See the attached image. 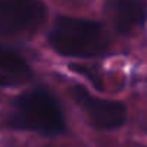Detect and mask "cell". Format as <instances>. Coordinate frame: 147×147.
<instances>
[{
  "label": "cell",
  "mask_w": 147,
  "mask_h": 147,
  "mask_svg": "<svg viewBox=\"0 0 147 147\" xmlns=\"http://www.w3.org/2000/svg\"><path fill=\"white\" fill-rule=\"evenodd\" d=\"M40 0H0V36L36 30L46 19Z\"/></svg>",
  "instance_id": "3"
},
{
  "label": "cell",
  "mask_w": 147,
  "mask_h": 147,
  "mask_svg": "<svg viewBox=\"0 0 147 147\" xmlns=\"http://www.w3.org/2000/svg\"><path fill=\"white\" fill-rule=\"evenodd\" d=\"M51 46L61 55L95 58L107 51V35L101 25L75 18H59L49 33Z\"/></svg>",
  "instance_id": "1"
},
{
  "label": "cell",
  "mask_w": 147,
  "mask_h": 147,
  "mask_svg": "<svg viewBox=\"0 0 147 147\" xmlns=\"http://www.w3.org/2000/svg\"><path fill=\"white\" fill-rule=\"evenodd\" d=\"M30 77L32 71L20 55L15 51L0 46V85H20Z\"/></svg>",
  "instance_id": "6"
},
{
  "label": "cell",
  "mask_w": 147,
  "mask_h": 147,
  "mask_svg": "<svg viewBox=\"0 0 147 147\" xmlns=\"http://www.w3.org/2000/svg\"><path fill=\"white\" fill-rule=\"evenodd\" d=\"M71 94L97 128L113 130L125 121V108L121 102L94 97L82 85L72 87Z\"/></svg>",
  "instance_id": "4"
},
{
  "label": "cell",
  "mask_w": 147,
  "mask_h": 147,
  "mask_svg": "<svg viewBox=\"0 0 147 147\" xmlns=\"http://www.w3.org/2000/svg\"><path fill=\"white\" fill-rule=\"evenodd\" d=\"M12 125L42 134H61L65 131V121L56 100L46 90H33L15 101Z\"/></svg>",
  "instance_id": "2"
},
{
  "label": "cell",
  "mask_w": 147,
  "mask_h": 147,
  "mask_svg": "<svg viewBox=\"0 0 147 147\" xmlns=\"http://www.w3.org/2000/svg\"><path fill=\"white\" fill-rule=\"evenodd\" d=\"M69 68H71V69H74V71H77L78 74H82V75H85L87 78H90V80H91V82L94 84V87H95L97 90H100V91L102 90L101 80H100V77H97V75H95L94 72L91 74V72H88V71H87V68H84V66H80V65H71Z\"/></svg>",
  "instance_id": "7"
},
{
  "label": "cell",
  "mask_w": 147,
  "mask_h": 147,
  "mask_svg": "<svg viewBox=\"0 0 147 147\" xmlns=\"http://www.w3.org/2000/svg\"><path fill=\"white\" fill-rule=\"evenodd\" d=\"M105 12L120 33L131 32L146 19V9L138 0H107Z\"/></svg>",
  "instance_id": "5"
}]
</instances>
